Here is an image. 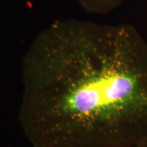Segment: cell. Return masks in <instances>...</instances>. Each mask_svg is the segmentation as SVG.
I'll use <instances>...</instances> for the list:
<instances>
[{"label":"cell","mask_w":147,"mask_h":147,"mask_svg":"<svg viewBox=\"0 0 147 147\" xmlns=\"http://www.w3.org/2000/svg\"><path fill=\"white\" fill-rule=\"evenodd\" d=\"M18 120L33 147H136L147 137V42L129 24L55 21L23 56Z\"/></svg>","instance_id":"1"},{"label":"cell","mask_w":147,"mask_h":147,"mask_svg":"<svg viewBox=\"0 0 147 147\" xmlns=\"http://www.w3.org/2000/svg\"><path fill=\"white\" fill-rule=\"evenodd\" d=\"M87 13L107 14L115 10L123 0H76Z\"/></svg>","instance_id":"2"},{"label":"cell","mask_w":147,"mask_h":147,"mask_svg":"<svg viewBox=\"0 0 147 147\" xmlns=\"http://www.w3.org/2000/svg\"><path fill=\"white\" fill-rule=\"evenodd\" d=\"M136 147H147V137L140 142Z\"/></svg>","instance_id":"3"}]
</instances>
